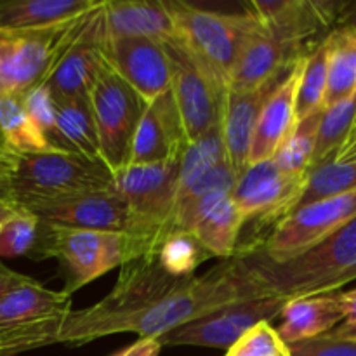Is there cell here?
<instances>
[{
	"label": "cell",
	"mask_w": 356,
	"mask_h": 356,
	"mask_svg": "<svg viewBox=\"0 0 356 356\" xmlns=\"http://www.w3.org/2000/svg\"><path fill=\"white\" fill-rule=\"evenodd\" d=\"M14 212H16V209L10 207L9 204H6V202L0 200V228H2L3 222H6L7 219L14 214Z\"/></svg>",
	"instance_id": "7bdbcfd3"
},
{
	"label": "cell",
	"mask_w": 356,
	"mask_h": 356,
	"mask_svg": "<svg viewBox=\"0 0 356 356\" xmlns=\"http://www.w3.org/2000/svg\"><path fill=\"white\" fill-rule=\"evenodd\" d=\"M170 61V92L188 145L222 122L226 90L195 61L179 40L163 42Z\"/></svg>",
	"instance_id": "8fae6325"
},
{
	"label": "cell",
	"mask_w": 356,
	"mask_h": 356,
	"mask_svg": "<svg viewBox=\"0 0 356 356\" xmlns=\"http://www.w3.org/2000/svg\"><path fill=\"white\" fill-rule=\"evenodd\" d=\"M103 13L108 38H153L159 42L177 38L167 2L110 0L103 3Z\"/></svg>",
	"instance_id": "603a6c76"
},
{
	"label": "cell",
	"mask_w": 356,
	"mask_h": 356,
	"mask_svg": "<svg viewBox=\"0 0 356 356\" xmlns=\"http://www.w3.org/2000/svg\"><path fill=\"white\" fill-rule=\"evenodd\" d=\"M188 141L172 92L148 103L132 141L127 165L165 162L181 159Z\"/></svg>",
	"instance_id": "ac0fdd59"
},
{
	"label": "cell",
	"mask_w": 356,
	"mask_h": 356,
	"mask_svg": "<svg viewBox=\"0 0 356 356\" xmlns=\"http://www.w3.org/2000/svg\"><path fill=\"white\" fill-rule=\"evenodd\" d=\"M327 96V49L323 42L306 56L305 72L298 90L296 117L298 122L325 110Z\"/></svg>",
	"instance_id": "d6a6232c"
},
{
	"label": "cell",
	"mask_w": 356,
	"mask_h": 356,
	"mask_svg": "<svg viewBox=\"0 0 356 356\" xmlns=\"http://www.w3.org/2000/svg\"><path fill=\"white\" fill-rule=\"evenodd\" d=\"M289 301L282 298H256L233 302L195 322L159 337L162 346H200L229 350L240 337L263 322L282 315Z\"/></svg>",
	"instance_id": "7c38bea8"
},
{
	"label": "cell",
	"mask_w": 356,
	"mask_h": 356,
	"mask_svg": "<svg viewBox=\"0 0 356 356\" xmlns=\"http://www.w3.org/2000/svg\"><path fill=\"white\" fill-rule=\"evenodd\" d=\"M278 334L287 344L315 339L332 332L344 320L339 294H320L291 299L280 315Z\"/></svg>",
	"instance_id": "cb8c5ba5"
},
{
	"label": "cell",
	"mask_w": 356,
	"mask_h": 356,
	"mask_svg": "<svg viewBox=\"0 0 356 356\" xmlns=\"http://www.w3.org/2000/svg\"><path fill=\"white\" fill-rule=\"evenodd\" d=\"M323 45L327 49V110L356 92V26L332 31Z\"/></svg>",
	"instance_id": "4316f807"
},
{
	"label": "cell",
	"mask_w": 356,
	"mask_h": 356,
	"mask_svg": "<svg viewBox=\"0 0 356 356\" xmlns=\"http://www.w3.org/2000/svg\"><path fill=\"white\" fill-rule=\"evenodd\" d=\"M177 40L195 61L228 92L247 38L257 23L249 14H219L186 2H167Z\"/></svg>",
	"instance_id": "8992f818"
},
{
	"label": "cell",
	"mask_w": 356,
	"mask_h": 356,
	"mask_svg": "<svg viewBox=\"0 0 356 356\" xmlns=\"http://www.w3.org/2000/svg\"><path fill=\"white\" fill-rule=\"evenodd\" d=\"M181 159L127 165L115 174V188L127 205L125 233L138 257L156 256L165 238L179 188Z\"/></svg>",
	"instance_id": "277c9868"
},
{
	"label": "cell",
	"mask_w": 356,
	"mask_h": 356,
	"mask_svg": "<svg viewBox=\"0 0 356 356\" xmlns=\"http://www.w3.org/2000/svg\"><path fill=\"white\" fill-rule=\"evenodd\" d=\"M247 14L275 37L301 47L309 37L329 26L332 6L313 0H275L250 2Z\"/></svg>",
	"instance_id": "44dd1931"
},
{
	"label": "cell",
	"mask_w": 356,
	"mask_h": 356,
	"mask_svg": "<svg viewBox=\"0 0 356 356\" xmlns=\"http://www.w3.org/2000/svg\"><path fill=\"white\" fill-rule=\"evenodd\" d=\"M299 49L301 47L275 37L257 24L243 45L229 89L254 90L266 86L291 70L296 59L301 58L298 56Z\"/></svg>",
	"instance_id": "7402d4cb"
},
{
	"label": "cell",
	"mask_w": 356,
	"mask_h": 356,
	"mask_svg": "<svg viewBox=\"0 0 356 356\" xmlns=\"http://www.w3.org/2000/svg\"><path fill=\"white\" fill-rule=\"evenodd\" d=\"M336 162H356V132L344 145V148L337 153Z\"/></svg>",
	"instance_id": "b9f144b4"
},
{
	"label": "cell",
	"mask_w": 356,
	"mask_h": 356,
	"mask_svg": "<svg viewBox=\"0 0 356 356\" xmlns=\"http://www.w3.org/2000/svg\"><path fill=\"white\" fill-rule=\"evenodd\" d=\"M106 58L146 103L170 90V61L163 42L153 38H108Z\"/></svg>",
	"instance_id": "2e32d148"
},
{
	"label": "cell",
	"mask_w": 356,
	"mask_h": 356,
	"mask_svg": "<svg viewBox=\"0 0 356 356\" xmlns=\"http://www.w3.org/2000/svg\"><path fill=\"white\" fill-rule=\"evenodd\" d=\"M111 188H115V172L103 159L51 149L19 155L14 172L0 184V200L14 207L26 200Z\"/></svg>",
	"instance_id": "5b68a950"
},
{
	"label": "cell",
	"mask_w": 356,
	"mask_h": 356,
	"mask_svg": "<svg viewBox=\"0 0 356 356\" xmlns=\"http://www.w3.org/2000/svg\"><path fill=\"white\" fill-rule=\"evenodd\" d=\"M24 99V108L28 115L37 125L38 131L44 134L52 149H58V125H56V104L52 101L51 92L47 87L40 86L30 90Z\"/></svg>",
	"instance_id": "d590c367"
},
{
	"label": "cell",
	"mask_w": 356,
	"mask_h": 356,
	"mask_svg": "<svg viewBox=\"0 0 356 356\" xmlns=\"http://www.w3.org/2000/svg\"><path fill=\"white\" fill-rule=\"evenodd\" d=\"M17 159H19V155L0 146V184L9 179L10 174L14 172L17 165Z\"/></svg>",
	"instance_id": "60d3db41"
},
{
	"label": "cell",
	"mask_w": 356,
	"mask_h": 356,
	"mask_svg": "<svg viewBox=\"0 0 356 356\" xmlns=\"http://www.w3.org/2000/svg\"><path fill=\"white\" fill-rule=\"evenodd\" d=\"M103 3L92 10L87 26L45 80L44 86L51 92L54 103L89 101L97 70L106 56L108 31Z\"/></svg>",
	"instance_id": "9a60e30c"
},
{
	"label": "cell",
	"mask_w": 356,
	"mask_h": 356,
	"mask_svg": "<svg viewBox=\"0 0 356 356\" xmlns=\"http://www.w3.org/2000/svg\"><path fill=\"white\" fill-rule=\"evenodd\" d=\"M191 278L170 275L156 256H143L120 268L106 298L94 306L70 312L63 325L61 343L80 346L101 337L120 334L125 322L162 301Z\"/></svg>",
	"instance_id": "7a4b0ae2"
},
{
	"label": "cell",
	"mask_w": 356,
	"mask_h": 356,
	"mask_svg": "<svg viewBox=\"0 0 356 356\" xmlns=\"http://www.w3.org/2000/svg\"><path fill=\"white\" fill-rule=\"evenodd\" d=\"M355 132H356V129H355ZM355 132H353V134H355Z\"/></svg>",
	"instance_id": "f6af8a7d"
},
{
	"label": "cell",
	"mask_w": 356,
	"mask_h": 356,
	"mask_svg": "<svg viewBox=\"0 0 356 356\" xmlns=\"http://www.w3.org/2000/svg\"><path fill=\"white\" fill-rule=\"evenodd\" d=\"M162 348V343L156 337H139L131 346L124 348L111 356H159Z\"/></svg>",
	"instance_id": "f35d334b"
},
{
	"label": "cell",
	"mask_w": 356,
	"mask_h": 356,
	"mask_svg": "<svg viewBox=\"0 0 356 356\" xmlns=\"http://www.w3.org/2000/svg\"><path fill=\"white\" fill-rule=\"evenodd\" d=\"M99 134L101 159L115 174L127 167L146 103L104 56L89 96Z\"/></svg>",
	"instance_id": "9c48e42d"
},
{
	"label": "cell",
	"mask_w": 356,
	"mask_h": 356,
	"mask_svg": "<svg viewBox=\"0 0 356 356\" xmlns=\"http://www.w3.org/2000/svg\"><path fill=\"white\" fill-rule=\"evenodd\" d=\"M0 131L6 146L16 155L44 153L52 149L28 115L21 96L0 94Z\"/></svg>",
	"instance_id": "f1b7e54d"
},
{
	"label": "cell",
	"mask_w": 356,
	"mask_h": 356,
	"mask_svg": "<svg viewBox=\"0 0 356 356\" xmlns=\"http://www.w3.org/2000/svg\"><path fill=\"white\" fill-rule=\"evenodd\" d=\"M305 65L306 56L296 59L289 75L282 80L280 86L264 104L263 113L257 122L256 134H254L249 165L273 159L294 132L296 125H298V117H296L298 90Z\"/></svg>",
	"instance_id": "ffe728a7"
},
{
	"label": "cell",
	"mask_w": 356,
	"mask_h": 356,
	"mask_svg": "<svg viewBox=\"0 0 356 356\" xmlns=\"http://www.w3.org/2000/svg\"><path fill=\"white\" fill-rule=\"evenodd\" d=\"M341 306L344 312V320L341 325H337L330 336L337 337V339L356 341V289L355 291L341 292L339 294Z\"/></svg>",
	"instance_id": "74e56055"
},
{
	"label": "cell",
	"mask_w": 356,
	"mask_h": 356,
	"mask_svg": "<svg viewBox=\"0 0 356 356\" xmlns=\"http://www.w3.org/2000/svg\"><path fill=\"white\" fill-rule=\"evenodd\" d=\"M289 72L291 70L259 89H228L226 92L225 110H222V141H225L226 156H228L233 172L236 174V179L249 167L250 148H252L254 134H256L257 122L263 113L264 104L280 86L282 80L289 75Z\"/></svg>",
	"instance_id": "e0dca14e"
},
{
	"label": "cell",
	"mask_w": 356,
	"mask_h": 356,
	"mask_svg": "<svg viewBox=\"0 0 356 356\" xmlns=\"http://www.w3.org/2000/svg\"><path fill=\"white\" fill-rule=\"evenodd\" d=\"M56 104L58 152L101 159L99 134L89 101H63Z\"/></svg>",
	"instance_id": "83f0119b"
},
{
	"label": "cell",
	"mask_w": 356,
	"mask_h": 356,
	"mask_svg": "<svg viewBox=\"0 0 356 356\" xmlns=\"http://www.w3.org/2000/svg\"><path fill=\"white\" fill-rule=\"evenodd\" d=\"M356 129V92L332 108H327L322 115L316 138L313 169L336 160L337 153L344 148Z\"/></svg>",
	"instance_id": "f546056e"
},
{
	"label": "cell",
	"mask_w": 356,
	"mask_h": 356,
	"mask_svg": "<svg viewBox=\"0 0 356 356\" xmlns=\"http://www.w3.org/2000/svg\"><path fill=\"white\" fill-rule=\"evenodd\" d=\"M225 356H292L291 348L270 322H263L240 337Z\"/></svg>",
	"instance_id": "e575fe53"
},
{
	"label": "cell",
	"mask_w": 356,
	"mask_h": 356,
	"mask_svg": "<svg viewBox=\"0 0 356 356\" xmlns=\"http://www.w3.org/2000/svg\"><path fill=\"white\" fill-rule=\"evenodd\" d=\"M99 6L97 0H0V30H42Z\"/></svg>",
	"instance_id": "d4e9b609"
},
{
	"label": "cell",
	"mask_w": 356,
	"mask_h": 356,
	"mask_svg": "<svg viewBox=\"0 0 356 356\" xmlns=\"http://www.w3.org/2000/svg\"><path fill=\"white\" fill-rule=\"evenodd\" d=\"M30 282H33V278L17 273V271H13L0 261V301H2L7 294H10V292L16 291V289L23 287V285L30 284Z\"/></svg>",
	"instance_id": "ab89813d"
},
{
	"label": "cell",
	"mask_w": 356,
	"mask_h": 356,
	"mask_svg": "<svg viewBox=\"0 0 356 356\" xmlns=\"http://www.w3.org/2000/svg\"><path fill=\"white\" fill-rule=\"evenodd\" d=\"M38 236L40 219L24 209H16L0 228V257H30Z\"/></svg>",
	"instance_id": "836d02e7"
},
{
	"label": "cell",
	"mask_w": 356,
	"mask_h": 356,
	"mask_svg": "<svg viewBox=\"0 0 356 356\" xmlns=\"http://www.w3.org/2000/svg\"><path fill=\"white\" fill-rule=\"evenodd\" d=\"M37 216L42 222L70 229L125 233L127 205L117 188L56 198H38L14 205Z\"/></svg>",
	"instance_id": "4fadbf2b"
},
{
	"label": "cell",
	"mask_w": 356,
	"mask_h": 356,
	"mask_svg": "<svg viewBox=\"0 0 356 356\" xmlns=\"http://www.w3.org/2000/svg\"><path fill=\"white\" fill-rule=\"evenodd\" d=\"M90 14L42 30H0V94L24 97L44 86Z\"/></svg>",
	"instance_id": "ba28073f"
},
{
	"label": "cell",
	"mask_w": 356,
	"mask_h": 356,
	"mask_svg": "<svg viewBox=\"0 0 356 356\" xmlns=\"http://www.w3.org/2000/svg\"><path fill=\"white\" fill-rule=\"evenodd\" d=\"M236 256L264 298L291 301L336 294L356 280V218L308 252L285 263H275L252 247Z\"/></svg>",
	"instance_id": "6da1fadb"
},
{
	"label": "cell",
	"mask_w": 356,
	"mask_h": 356,
	"mask_svg": "<svg viewBox=\"0 0 356 356\" xmlns=\"http://www.w3.org/2000/svg\"><path fill=\"white\" fill-rule=\"evenodd\" d=\"M0 146H3V148H7V146H6V141H3L2 131H0ZM7 149H9V148H7Z\"/></svg>",
	"instance_id": "ee69618b"
},
{
	"label": "cell",
	"mask_w": 356,
	"mask_h": 356,
	"mask_svg": "<svg viewBox=\"0 0 356 356\" xmlns=\"http://www.w3.org/2000/svg\"><path fill=\"white\" fill-rule=\"evenodd\" d=\"M264 298L238 256L193 277L162 301L124 323L122 332L139 337H162L181 325L195 322L233 302ZM120 332V334H122Z\"/></svg>",
	"instance_id": "3957f363"
},
{
	"label": "cell",
	"mask_w": 356,
	"mask_h": 356,
	"mask_svg": "<svg viewBox=\"0 0 356 356\" xmlns=\"http://www.w3.org/2000/svg\"><path fill=\"white\" fill-rule=\"evenodd\" d=\"M308 176L284 172L275 160L252 163L236 179L232 197L247 221L275 222L287 218L305 191Z\"/></svg>",
	"instance_id": "5bb4252c"
},
{
	"label": "cell",
	"mask_w": 356,
	"mask_h": 356,
	"mask_svg": "<svg viewBox=\"0 0 356 356\" xmlns=\"http://www.w3.org/2000/svg\"><path fill=\"white\" fill-rule=\"evenodd\" d=\"M245 219L232 193H212L197 204V207L177 225L176 232L193 233L212 257L232 259L236 256V242Z\"/></svg>",
	"instance_id": "d6986e66"
},
{
	"label": "cell",
	"mask_w": 356,
	"mask_h": 356,
	"mask_svg": "<svg viewBox=\"0 0 356 356\" xmlns=\"http://www.w3.org/2000/svg\"><path fill=\"white\" fill-rule=\"evenodd\" d=\"M156 257L170 275L190 278L202 263L211 259L212 254L198 242L193 233L176 232L163 238L156 250Z\"/></svg>",
	"instance_id": "1f68e13d"
},
{
	"label": "cell",
	"mask_w": 356,
	"mask_h": 356,
	"mask_svg": "<svg viewBox=\"0 0 356 356\" xmlns=\"http://www.w3.org/2000/svg\"><path fill=\"white\" fill-rule=\"evenodd\" d=\"M30 257H56L66 271L63 291L72 296L110 270L138 259V254L127 233L59 228L40 221V236Z\"/></svg>",
	"instance_id": "52a82bcc"
},
{
	"label": "cell",
	"mask_w": 356,
	"mask_h": 356,
	"mask_svg": "<svg viewBox=\"0 0 356 356\" xmlns=\"http://www.w3.org/2000/svg\"><path fill=\"white\" fill-rule=\"evenodd\" d=\"M323 111H318V113L298 122L291 138L284 143V146L273 156L275 163L284 172L292 174V176H309L313 159H315L316 138H318L320 120H322Z\"/></svg>",
	"instance_id": "4dcf8cb0"
},
{
	"label": "cell",
	"mask_w": 356,
	"mask_h": 356,
	"mask_svg": "<svg viewBox=\"0 0 356 356\" xmlns=\"http://www.w3.org/2000/svg\"><path fill=\"white\" fill-rule=\"evenodd\" d=\"M289 348L292 356H356V341L337 339L330 334L289 344Z\"/></svg>",
	"instance_id": "8d00e7d4"
},
{
	"label": "cell",
	"mask_w": 356,
	"mask_h": 356,
	"mask_svg": "<svg viewBox=\"0 0 356 356\" xmlns=\"http://www.w3.org/2000/svg\"><path fill=\"white\" fill-rule=\"evenodd\" d=\"M72 296L65 291L56 292L30 282L16 289L0 301V329L37 322L72 312Z\"/></svg>",
	"instance_id": "484cf974"
},
{
	"label": "cell",
	"mask_w": 356,
	"mask_h": 356,
	"mask_svg": "<svg viewBox=\"0 0 356 356\" xmlns=\"http://www.w3.org/2000/svg\"><path fill=\"white\" fill-rule=\"evenodd\" d=\"M356 218V190L296 209L282 219L257 249L275 263H285L308 252Z\"/></svg>",
	"instance_id": "30bf717a"
}]
</instances>
